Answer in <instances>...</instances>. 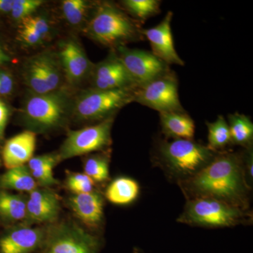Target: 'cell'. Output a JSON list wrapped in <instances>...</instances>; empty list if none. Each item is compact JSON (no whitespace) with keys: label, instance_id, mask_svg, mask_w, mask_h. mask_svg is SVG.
I'll use <instances>...</instances> for the list:
<instances>
[{"label":"cell","instance_id":"836d02e7","mask_svg":"<svg viewBox=\"0 0 253 253\" xmlns=\"http://www.w3.org/2000/svg\"><path fill=\"white\" fill-rule=\"evenodd\" d=\"M94 184V182H89V181H74L70 179H68L67 180L68 189L76 194L91 192L93 191Z\"/></svg>","mask_w":253,"mask_h":253},{"label":"cell","instance_id":"9c48e42d","mask_svg":"<svg viewBox=\"0 0 253 253\" xmlns=\"http://www.w3.org/2000/svg\"><path fill=\"white\" fill-rule=\"evenodd\" d=\"M134 102L159 113L184 111L179 100L177 77L172 70L144 85L136 86Z\"/></svg>","mask_w":253,"mask_h":253},{"label":"cell","instance_id":"4dcf8cb0","mask_svg":"<svg viewBox=\"0 0 253 253\" xmlns=\"http://www.w3.org/2000/svg\"><path fill=\"white\" fill-rule=\"evenodd\" d=\"M18 38L21 42L27 46L39 45L44 41L33 30L23 25H21L18 30Z\"/></svg>","mask_w":253,"mask_h":253},{"label":"cell","instance_id":"3957f363","mask_svg":"<svg viewBox=\"0 0 253 253\" xmlns=\"http://www.w3.org/2000/svg\"><path fill=\"white\" fill-rule=\"evenodd\" d=\"M72 102L66 91L56 90L46 94H33L26 99L22 109L25 122L30 127L48 131L66 121Z\"/></svg>","mask_w":253,"mask_h":253},{"label":"cell","instance_id":"7c38bea8","mask_svg":"<svg viewBox=\"0 0 253 253\" xmlns=\"http://www.w3.org/2000/svg\"><path fill=\"white\" fill-rule=\"evenodd\" d=\"M91 73L93 89L113 90L136 86L115 51L94 65Z\"/></svg>","mask_w":253,"mask_h":253},{"label":"cell","instance_id":"6da1fadb","mask_svg":"<svg viewBox=\"0 0 253 253\" xmlns=\"http://www.w3.org/2000/svg\"><path fill=\"white\" fill-rule=\"evenodd\" d=\"M184 186L194 198H213L243 211L246 208L249 189L244 161L235 153L217 154L208 166L185 179Z\"/></svg>","mask_w":253,"mask_h":253},{"label":"cell","instance_id":"7a4b0ae2","mask_svg":"<svg viewBox=\"0 0 253 253\" xmlns=\"http://www.w3.org/2000/svg\"><path fill=\"white\" fill-rule=\"evenodd\" d=\"M141 25L117 5L104 1L95 9L85 32L93 41L116 49L129 42L143 41Z\"/></svg>","mask_w":253,"mask_h":253},{"label":"cell","instance_id":"f1b7e54d","mask_svg":"<svg viewBox=\"0 0 253 253\" xmlns=\"http://www.w3.org/2000/svg\"><path fill=\"white\" fill-rule=\"evenodd\" d=\"M55 166L56 164L53 163L31 171L37 184L43 186H50L59 184V181L55 179L53 172V168Z\"/></svg>","mask_w":253,"mask_h":253},{"label":"cell","instance_id":"8fae6325","mask_svg":"<svg viewBox=\"0 0 253 253\" xmlns=\"http://www.w3.org/2000/svg\"><path fill=\"white\" fill-rule=\"evenodd\" d=\"M115 51L136 86L144 85L170 70L151 51L126 45L118 46Z\"/></svg>","mask_w":253,"mask_h":253},{"label":"cell","instance_id":"7402d4cb","mask_svg":"<svg viewBox=\"0 0 253 253\" xmlns=\"http://www.w3.org/2000/svg\"><path fill=\"white\" fill-rule=\"evenodd\" d=\"M37 182L29 168L24 166L8 169L0 176V187L31 193L37 189Z\"/></svg>","mask_w":253,"mask_h":253},{"label":"cell","instance_id":"74e56055","mask_svg":"<svg viewBox=\"0 0 253 253\" xmlns=\"http://www.w3.org/2000/svg\"><path fill=\"white\" fill-rule=\"evenodd\" d=\"M134 253H141L139 252V251H138V250H136V251H134Z\"/></svg>","mask_w":253,"mask_h":253},{"label":"cell","instance_id":"44dd1931","mask_svg":"<svg viewBox=\"0 0 253 253\" xmlns=\"http://www.w3.org/2000/svg\"><path fill=\"white\" fill-rule=\"evenodd\" d=\"M228 126L230 133L231 144L249 149L252 146L253 123L251 118L239 113L228 116Z\"/></svg>","mask_w":253,"mask_h":253},{"label":"cell","instance_id":"d6a6232c","mask_svg":"<svg viewBox=\"0 0 253 253\" xmlns=\"http://www.w3.org/2000/svg\"><path fill=\"white\" fill-rule=\"evenodd\" d=\"M59 161L58 155L46 154L42 156L33 157L28 161V168L30 170H34L38 168L42 167L49 164H56Z\"/></svg>","mask_w":253,"mask_h":253},{"label":"cell","instance_id":"ac0fdd59","mask_svg":"<svg viewBox=\"0 0 253 253\" xmlns=\"http://www.w3.org/2000/svg\"><path fill=\"white\" fill-rule=\"evenodd\" d=\"M69 204L75 214L86 225L97 226L102 220L104 200L97 192L75 194L70 198Z\"/></svg>","mask_w":253,"mask_h":253},{"label":"cell","instance_id":"f546056e","mask_svg":"<svg viewBox=\"0 0 253 253\" xmlns=\"http://www.w3.org/2000/svg\"><path fill=\"white\" fill-rule=\"evenodd\" d=\"M21 25L31 28L32 30L36 32L37 34L39 35L44 40L45 39L46 37L49 33L50 26L49 22L45 18L42 17V16H29V17L21 21Z\"/></svg>","mask_w":253,"mask_h":253},{"label":"cell","instance_id":"e0dca14e","mask_svg":"<svg viewBox=\"0 0 253 253\" xmlns=\"http://www.w3.org/2000/svg\"><path fill=\"white\" fill-rule=\"evenodd\" d=\"M44 236L40 228L15 229L0 239V253H31L42 246Z\"/></svg>","mask_w":253,"mask_h":253},{"label":"cell","instance_id":"8d00e7d4","mask_svg":"<svg viewBox=\"0 0 253 253\" xmlns=\"http://www.w3.org/2000/svg\"><path fill=\"white\" fill-rule=\"evenodd\" d=\"M10 61H11V57L5 49L2 43L0 42V67L9 63Z\"/></svg>","mask_w":253,"mask_h":253},{"label":"cell","instance_id":"83f0119b","mask_svg":"<svg viewBox=\"0 0 253 253\" xmlns=\"http://www.w3.org/2000/svg\"><path fill=\"white\" fill-rule=\"evenodd\" d=\"M42 4V0H14L10 14L15 21H22L32 16Z\"/></svg>","mask_w":253,"mask_h":253},{"label":"cell","instance_id":"603a6c76","mask_svg":"<svg viewBox=\"0 0 253 253\" xmlns=\"http://www.w3.org/2000/svg\"><path fill=\"white\" fill-rule=\"evenodd\" d=\"M27 201L6 191H0V217L9 221L21 220L26 217Z\"/></svg>","mask_w":253,"mask_h":253},{"label":"cell","instance_id":"ba28073f","mask_svg":"<svg viewBox=\"0 0 253 253\" xmlns=\"http://www.w3.org/2000/svg\"><path fill=\"white\" fill-rule=\"evenodd\" d=\"M99 239L74 223L63 222L45 231L44 253H98Z\"/></svg>","mask_w":253,"mask_h":253},{"label":"cell","instance_id":"e575fe53","mask_svg":"<svg viewBox=\"0 0 253 253\" xmlns=\"http://www.w3.org/2000/svg\"><path fill=\"white\" fill-rule=\"evenodd\" d=\"M11 110L9 106L0 98V142L4 139L5 129L9 121Z\"/></svg>","mask_w":253,"mask_h":253},{"label":"cell","instance_id":"5b68a950","mask_svg":"<svg viewBox=\"0 0 253 253\" xmlns=\"http://www.w3.org/2000/svg\"><path fill=\"white\" fill-rule=\"evenodd\" d=\"M136 86L100 90L88 89L82 92L72 104V111L78 119L86 121H104L129 103L134 102Z\"/></svg>","mask_w":253,"mask_h":253},{"label":"cell","instance_id":"2e32d148","mask_svg":"<svg viewBox=\"0 0 253 253\" xmlns=\"http://www.w3.org/2000/svg\"><path fill=\"white\" fill-rule=\"evenodd\" d=\"M60 211L57 195L50 190H33L30 193L26 206V217L36 222H52Z\"/></svg>","mask_w":253,"mask_h":253},{"label":"cell","instance_id":"1f68e13d","mask_svg":"<svg viewBox=\"0 0 253 253\" xmlns=\"http://www.w3.org/2000/svg\"><path fill=\"white\" fill-rule=\"evenodd\" d=\"M14 80L11 73L0 67V98L6 97L12 94Z\"/></svg>","mask_w":253,"mask_h":253},{"label":"cell","instance_id":"d6986e66","mask_svg":"<svg viewBox=\"0 0 253 253\" xmlns=\"http://www.w3.org/2000/svg\"><path fill=\"white\" fill-rule=\"evenodd\" d=\"M163 132L173 139L194 140L195 123L184 111L159 113Z\"/></svg>","mask_w":253,"mask_h":253},{"label":"cell","instance_id":"9a60e30c","mask_svg":"<svg viewBox=\"0 0 253 253\" xmlns=\"http://www.w3.org/2000/svg\"><path fill=\"white\" fill-rule=\"evenodd\" d=\"M36 134L26 130L16 134L5 143L3 147V163L8 169L24 166L33 157L36 148Z\"/></svg>","mask_w":253,"mask_h":253},{"label":"cell","instance_id":"d590c367","mask_svg":"<svg viewBox=\"0 0 253 253\" xmlns=\"http://www.w3.org/2000/svg\"><path fill=\"white\" fill-rule=\"evenodd\" d=\"M14 0H0V13L10 14L12 10Z\"/></svg>","mask_w":253,"mask_h":253},{"label":"cell","instance_id":"484cf974","mask_svg":"<svg viewBox=\"0 0 253 253\" xmlns=\"http://www.w3.org/2000/svg\"><path fill=\"white\" fill-rule=\"evenodd\" d=\"M89 9V3L84 0H64L61 10L66 21L73 26H78L84 21Z\"/></svg>","mask_w":253,"mask_h":253},{"label":"cell","instance_id":"ffe728a7","mask_svg":"<svg viewBox=\"0 0 253 253\" xmlns=\"http://www.w3.org/2000/svg\"><path fill=\"white\" fill-rule=\"evenodd\" d=\"M139 186L134 179L128 177H119L108 186L106 191V199L116 205L131 204L138 197Z\"/></svg>","mask_w":253,"mask_h":253},{"label":"cell","instance_id":"52a82bcc","mask_svg":"<svg viewBox=\"0 0 253 253\" xmlns=\"http://www.w3.org/2000/svg\"><path fill=\"white\" fill-rule=\"evenodd\" d=\"M23 76L33 94L59 90L63 71L58 54L45 51L32 56L25 63Z\"/></svg>","mask_w":253,"mask_h":253},{"label":"cell","instance_id":"30bf717a","mask_svg":"<svg viewBox=\"0 0 253 253\" xmlns=\"http://www.w3.org/2000/svg\"><path fill=\"white\" fill-rule=\"evenodd\" d=\"M113 122L114 116L94 126L68 131L57 154L59 161L83 156L108 147L111 143Z\"/></svg>","mask_w":253,"mask_h":253},{"label":"cell","instance_id":"277c9868","mask_svg":"<svg viewBox=\"0 0 253 253\" xmlns=\"http://www.w3.org/2000/svg\"><path fill=\"white\" fill-rule=\"evenodd\" d=\"M158 151L166 166L186 179L208 166L217 154L207 146L187 139L161 141Z\"/></svg>","mask_w":253,"mask_h":253},{"label":"cell","instance_id":"4fadbf2b","mask_svg":"<svg viewBox=\"0 0 253 253\" xmlns=\"http://www.w3.org/2000/svg\"><path fill=\"white\" fill-rule=\"evenodd\" d=\"M173 17L172 11H168L162 21L157 26L147 29H142V35L149 41L151 52L160 60L169 65L184 66V62L177 54L174 45L171 28Z\"/></svg>","mask_w":253,"mask_h":253},{"label":"cell","instance_id":"cb8c5ba5","mask_svg":"<svg viewBox=\"0 0 253 253\" xmlns=\"http://www.w3.org/2000/svg\"><path fill=\"white\" fill-rule=\"evenodd\" d=\"M206 125L208 129L207 146L210 149L218 152L231 144L229 126L224 116H219L214 122H206Z\"/></svg>","mask_w":253,"mask_h":253},{"label":"cell","instance_id":"d4e9b609","mask_svg":"<svg viewBox=\"0 0 253 253\" xmlns=\"http://www.w3.org/2000/svg\"><path fill=\"white\" fill-rule=\"evenodd\" d=\"M122 4L126 11L141 24L161 11L159 0H125Z\"/></svg>","mask_w":253,"mask_h":253},{"label":"cell","instance_id":"f35d334b","mask_svg":"<svg viewBox=\"0 0 253 253\" xmlns=\"http://www.w3.org/2000/svg\"><path fill=\"white\" fill-rule=\"evenodd\" d=\"M1 156H0V166H1Z\"/></svg>","mask_w":253,"mask_h":253},{"label":"cell","instance_id":"5bb4252c","mask_svg":"<svg viewBox=\"0 0 253 253\" xmlns=\"http://www.w3.org/2000/svg\"><path fill=\"white\" fill-rule=\"evenodd\" d=\"M58 56L63 75L71 84H76L84 80L90 74L94 67L84 49L74 40L61 42Z\"/></svg>","mask_w":253,"mask_h":253},{"label":"cell","instance_id":"4316f807","mask_svg":"<svg viewBox=\"0 0 253 253\" xmlns=\"http://www.w3.org/2000/svg\"><path fill=\"white\" fill-rule=\"evenodd\" d=\"M84 172L94 181L107 180L109 176V160L101 156L88 158L84 163Z\"/></svg>","mask_w":253,"mask_h":253},{"label":"cell","instance_id":"8992f818","mask_svg":"<svg viewBox=\"0 0 253 253\" xmlns=\"http://www.w3.org/2000/svg\"><path fill=\"white\" fill-rule=\"evenodd\" d=\"M243 210L220 200L196 197L186 204L179 222L211 227H229L237 225L244 219Z\"/></svg>","mask_w":253,"mask_h":253}]
</instances>
